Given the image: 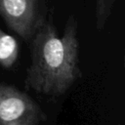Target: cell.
<instances>
[{"instance_id":"cell-1","label":"cell","mask_w":125,"mask_h":125,"mask_svg":"<svg viewBox=\"0 0 125 125\" xmlns=\"http://www.w3.org/2000/svg\"><path fill=\"white\" fill-rule=\"evenodd\" d=\"M28 44L30 63L24 79L27 90L43 96L61 97L82 77L78 21L74 15L67 17L60 36L51 9Z\"/></svg>"},{"instance_id":"cell-2","label":"cell","mask_w":125,"mask_h":125,"mask_svg":"<svg viewBox=\"0 0 125 125\" xmlns=\"http://www.w3.org/2000/svg\"><path fill=\"white\" fill-rule=\"evenodd\" d=\"M49 0H0V17L24 42L29 43L47 19Z\"/></svg>"},{"instance_id":"cell-3","label":"cell","mask_w":125,"mask_h":125,"mask_svg":"<svg viewBox=\"0 0 125 125\" xmlns=\"http://www.w3.org/2000/svg\"><path fill=\"white\" fill-rule=\"evenodd\" d=\"M46 120L33 98L14 85L0 82V125H39Z\"/></svg>"},{"instance_id":"cell-4","label":"cell","mask_w":125,"mask_h":125,"mask_svg":"<svg viewBox=\"0 0 125 125\" xmlns=\"http://www.w3.org/2000/svg\"><path fill=\"white\" fill-rule=\"evenodd\" d=\"M20 53L18 40L0 28V65L6 69L14 66Z\"/></svg>"},{"instance_id":"cell-5","label":"cell","mask_w":125,"mask_h":125,"mask_svg":"<svg viewBox=\"0 0 125 125\" xmlns=\"http://www.w3.org/2000/svg\"><path fill=\"white\" fill-rule=\"evenodd\" d=\"M116 0H94L95 25L98 31H103L110 18Z\"/></svg>"}]
</instances>
